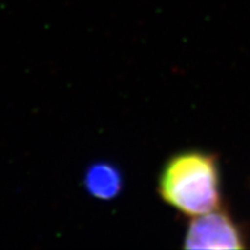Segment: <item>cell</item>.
Masks as SVG:
<instances>
[{
  "instance_id": "3957f363",
  "label": "cell",
  "mask_w": 250,
  "mask_h": 250,
  "mask_svg": "<svg viewBox=\"0 0 250 250\" xmlns=\"http://www.w3.org/2000/svg\"><path fill=\"white\" fill-rule=\"evenodd\" d=\"M84 189L96 199L110 201L120 194L124 185L122 171L107 161L93 162L83 178Z\"/></svg>"
},
{
  "instance_id": "7a4b0ae2",
  "label": "cell",
  "mask_w": 250,
  "mask_h": 250,
  "mask_svg": "<svg viewBox=\"0 0 250 250\" xmlns=\"http://www.w3.org/2000/svg\"><path fill=\"white\" fill-rule=\"evenodd\" d=\"M245 247L243 231L222 208L194 216L188 225L185 249H244Z\"/></svg>"
},
{
  "instance_id": "6da1fadb",
  "label": "cell",
  "mask_w": 250,
  "mask_h": 250,
  "mask_svg": "<svg viewBox=\"0 0 250 250\" xmlns=\"http://www.w3.org/2000/svg\"><path fill=\"white\" fill-rule=\"evenodd\" d=\"M162 201L185 216H199L221 208V176L217 157L203 151L172 156L158 176Z\"/></svg>"
}]
</instances>
